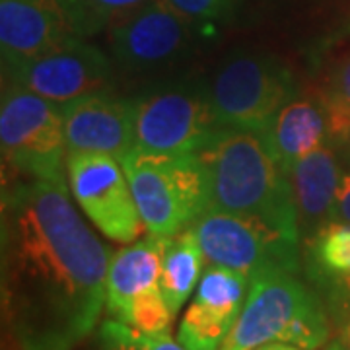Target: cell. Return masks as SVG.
Here are the masks:
<instances>
[{"label":"cell","instance_id":"obj_1","mask_svg":"<svg viewBox=\"0 0 350 350\" xmlns=\"http://www.w3.org/2000/svg\"><path fill=\"white\" fill-rule=\"evenodd\" d=\"M68 189L64 175L2 179V317L20 350H72L105 306L109 250Z\"/></svg>","mask_w":350,"mask_h":350},{"label":"cell","instance_id":"obj_2","mask_svg":"<svg viewBox=\"0 0 350 350\" xmlns=\"http://www.w3.org/2000/svg\"><path fill=\"white\" fill-rule=\"evenodd\" d=\"M195 154L206 175L208 208L259 218L301 243L292 187L265 131L218 126Z\"/></svg>","mask_w":350,"mask_h":350},{"label":"cell","instance_id":"obj_3","mask_svg":"<svg viewBox=\"0 0 350 350\" xmlns=\"http://www.w3.org/2000/svg\"><path fill=\"white\" fill-rule=\"evenodd\" d=\"M301 273L265 271L253 276L236 325L218 350H255L269 342H288L306 350L325 347L331 319L325 306Z\"/></svg>","mask_w":350,"mask_h":350},{"label":"cell","instance_id":"obj_4","mask_svg":"<svg viewBox=\"0 0 350 350\" xmlns=\"http://www.w3.org/2000/svg\"><path fill=\"white\" fill-rule=\"evenodd\" d=\"M140 220L156 238H172L208 208L206 175L195 152L150 154L131 150L121 158Z\"/></svg>","mask_w":350,"mask_h":350},{"label":"cell","instance_id":"obj_5","mask_svg":"<svg viewBox=\"0 0 350 350\" xmlns=\"http://www.w3.org/2000/svg\"><path fill=\"white\" fill-rule=\"evenodd\" d=\"M220 126L267 131L276 113L298 96L292 70L275 55L239 51L204 82Z\"/></svg>","mask_w":350,"mask_h":350},{"label":"cell","instance_id":"obj_6","mask_svg":"<svg viewBox=\"0 0 350 350\" xmlns=\"http://www.w3.org/2000/svg\"><path fill=\"white\" fill-rule=\"evenodd\" d=\"M0 148L4 177L53 179L66 174L63 105L4 82Z\"/></svg>","mask_w":350,"mask_h":350},{"label":"cell","instance_id":"obj_7","mask_svg":"<svg viewBox=\"0 0 350 350\" xmlns=\"http://www.w3.org/2000/svg\"><path fill=\"white\" fill-rule=\"evenodd\" d=\"M218 126L204 82L162 84L133 100V150L197 152Z\"/></svg>","mask_w":350,"mask_h":350},{"label":"cell","instance_id":"obj_8","mask_svg":"<svg viewBox=\"0 0 350 350\" xmlns=\"http://www.w3.org/2000/svg\"><path fill=\"white\" fill-rule=\"evenodd\" d=\"M191 230L208 265L238 271L247 278L265 271L301 273V243L259 218L204 211Z\"/></svg>","mask_w":350,"mask_h":350},{"label":"cell","instance_id":"obj_9","mask_svg":"<svg viewBox=\"0 0 350 350\" xmlns=\"http://www.w3.org/2000/svg\"><path fill=\"white\" fill-rule=\"evenodd\" d=\"M193 20L170 0H148L107 29L115 64L131 75H146L179 63L195 41Z\"/></svg>","mask_w":350,"mask_h":350},{"label":"cell","instance_id":"obj_10","mask_svg":"<svg viewBox=\"0 0 350 350\" xmlns=\"http://www.w3.org/2000/svg\"><path fill=\"white\" fill-rule=\"evenodd\" d=\"M66 179L76 204L105 238L133 243L142 220L125 170L101 152H66Z\"/></svg>","mask_w":350,"mask_h":350},{"label":"cell","instance_id":"obj_11","mask_svg":"<svg viewBox=\"0 0 350 350\" xmlns=\"http://www.w3.org/2000/svg\"><path fill=\"white\" fill-rule=\"evenodd\" d=\"M111 78V59L76 36L39 57L2 68L6 84L29 90L59 105L109 90Z\"/></svg>","mask_w":350,"mask_h":350},{"label":"cell","instance_id":"obj_12","mask_svg":"<svg viewBox=\"0 0 350 350\" xmlns=\"http://www.w3.org/2000/svg\"><path fill=\"white\" fill-rule=\"evenodd\" d=\"M250 278L238 271L208 265L200 276L195 300L179 323L177 340L187 350H218L236 325L245 304Z\"/></svg>","mask_w":350,"mask_h":350},{"label":"cell","instance_id":"obj_13","mask_svg":"<svg viewBox=\"0 0 350 350\" xmlns=\"http://www.w3.org/2000/svg\"><path fill=\"white\" fill-rule=\"evenodd\" d=\"M66 152H101L121 162L135 146L133 100L100 90L64 103Z\"/></svg>","mask_w":350,"mask_h":350},{"label":"cell","instance_id":"obj_14","mask_svg":"<svg viewBox=\"0 0 350 350\" xmlns=\"http://www.w3.org/2000/svg\"><path fill=\"white\" fill-rule=\"evenodd\" d=\"M75 38L61 0H0L2 68L24 63Z\"/></svg>","mask_w":350,"mask_h":350},{"label":"cell","instance_id":"obj_15","mask_svg":"<svg viewBox=\"0 0 350 350\" xmlns=\"http://www.w3.org/2000/svg\"><path fill=\"white\" fill-rule=\"evenodd\" d=\"M342 174V154L333 142L310 152L290 170L288 181L292 187L301 241L333 222V204Z\"/></svg>","mask_w":350,"mask_h":350},{"label":"cell","instance_id":"obj_16","mask_svg":"<svg viewBox=\"0 0 350 350\" xmlns=\"http://www.w3.org/2000/svg\"><path fill=\"white\" fill-rule=\"evenodd\" d=\"M265 135L280 170L288 175L304 156L331 142V117L323 92L298 94L276 113Z\"/></svg>","mask_w":350,"mask_h":350},{"label":"cell","instance_id":"obj_17","mask_svg":"<svg viewBox=\"0 0 350 350\" xmlns=\"http://www.w3.org/2000/svg\"><path fill=\"white\" fill-rule=\"evenodd\" d=\"M162 245L163 238L150 236L113 253L105 282V308L111 319L123 323L138 296L160 288Z\"/></svg>","mask_w":350,"mask_h":350},{"label":"cell","instance_id":"obj_18","mask_svg":"<svg viewBox=\"0 0 350 350\" xmlns=\"http://www.w3.org/2000/svg\"><path fill=\"white\" fill-rule=\"evenodd\" d=\"M204 262V253L191 228L177 236L163 238L160 290L174 315L179 313L193 290L199 286Z\"/></svg>","mask_w":350,"mask_h":350},{"label":"cell","instance_id":"obj_19","mask_svg":"<svg viewBox=\"0 0 350 350\" xmlns=\"http://www.w3.org/2000/svg\"><path fill=\"white\" fill-rule=\"evenodd\" d=\"M76 38H94L148 0H61Z\"/></svg>","mask_w":350,"mask_h":350},{"label":"cell","instance_id":"obj_20","mask_svg":"<svg viewBox=\"0 0 350 350\" xmlns=\"http://www.w3.org/2000/svg\"><path fill=\"white\" fill-rule=\"evenodd\" d=\"M101 350H187L179 340L165 335H144L117 319L103 321L98 331Z\"/></svg>","mask_w":350,"mask_h":350},{"label":"cell","instance_id":"obj_21","mask_svg":"<svg viewBox=\"0 0 350 350\" xmlns=\"http://www.w3.org/2000/svg\"><path fill=\"white\" fill-rule=\"evenodd\" d=\"M174 313L163 298L162 290L154 288L150 292L138 296L131 304L123 323L131 325L144 335H165L170 333Z\"/></svg>","mask_w":350,"mask_h":350},{"label":"cell","instance_id":"obj_22","mask_svg":"<svg viewBox=\"0 0 350 350\" xmlns=\"http://www.w3.org/2000/svg\"><path fill=\"white\" fill-rule=\"evenodd\" d=\"M170 2L193 22H202V24L224 20L236 4V0H170Z\"/></svg>","mask_w":350,"mask_h":350},{"label":"cell","instance_id":"obj_23","mask_svg":"<svg viewBox=\"0 0 350 350\" xmlns=\"http://www.w3.org/2000/svg\"><path fill=\"white\" fill-rule=\"evenodd\" d=\"M333 100L347 107L350 111V59L342 64H338L337 70L331 76L329 88L325 90Z\"/></svg>","mask_w":350,"mask_h":350},{"label":"cell","instance_id":"obj_24","mask_svg":"<svg viewBox=\"0 0 350 350\" xmlns=\"http://www.w3.org/2000/svg\"><path fill=\"white\" fill-rule=\"evenodd\" d=\"M333 220L350 224V170H345L340 177L337 199L333 204Z\"/></svg>","mask_w":350,"mask_h":350},{"label":"cell","instance_id":"obj_25","mask_svg":"<svg viewBox=\"0 0 350 350\" xmlns=\"http://www.w3.org/2000/svg\"><path fill=\"white\" fill-rule=\"evenodd\" d=\"M323 350H350V319L333 329V337L327 340Z\"/></svg>","mask_w":350,"mask_h":350},{"label":"cell","instance_id":"obj_26","mask_svg":"<svg viewBox=\"0 0 350 350\" xmlns=\"http://www.w3.org/2000/svg\"><path fill=\"white\" fill-rule=\"evenodd\" d=\"M255 350H306L300 347H294V345H288V342H269V345H262L259 349Z\"/></svg>","mask_w":350,"mask_h":350},{"label":"cell","instance_id":"obj_27","mask_svg":"<svg viewBox=\"0 0 350 350\" xmlns=\"http://www.w3.org/2000/svg\"><path fill=\"white\" fill-rule=\"evenodd\" d=\"M338 152L342 154V158H349L350 160V137H349V140H347V142H345V144L338 148Z\"/></svg>","mask_w":350,"mask_h":350}]
</instances>
